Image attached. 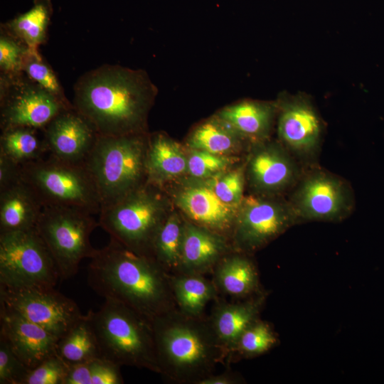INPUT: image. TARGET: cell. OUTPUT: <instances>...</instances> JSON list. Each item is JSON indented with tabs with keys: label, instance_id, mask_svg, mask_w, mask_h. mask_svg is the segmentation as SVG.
<instances>
[{
	"label": "cell",
	"instance_id": "36",
	"mask_svg": "<svg viewBox=\"0 0 384 384\" xmlns=\"http://www.w3.org/2000/svg\"><path fill=\"white\" fill-rule=\"evenodd\" d=\"M25 70L28 76L37 82L42 88L57 97L60 95L58 81L46 65L40 60L33 59L26 63Z\"/></svg>",
	"mask_w": 384,
	"mask_h": 384
},
{
	"label": "cell",
	"instance_id": "22",
	"mask_svg": "<svg viewBox=\"0 0 384 384\" xmlns=\"http://www.w3.org/2000/svg\"><path fill=\"white\" fill-rule=\"evenodd\" d=\"M265 299V294H258L241 302L218 303L213 308L208 320L228 359L242 333L258 319Z\"/></svg>",
	"mask_w": 384,
	"mask_h": 384
},
{
	"label": "cell",
	"instance_id": "7",
	"mask_svg": "<svg viewBox=\"0 0 384 384\" xmlns=\"http://www.w3.org/2000/svg\"><path fill=\"white\" fill-rule=\"evenodd\" d=\"M20 175L43 207L75 208L92 214L100 211V198L84 162H68L48 154L22 165Z\"/></svg>",
	"mask_w": 384,
	"mask_h": 384
},
{
	"label": "cell",
	"instance_id": "12",
	"mask_svg": "<svg viewBox=\"0 0 384 384\" xmlns=\"http://www.w3.org/2000/svg\"><path fill=\"white\" fill-rule=\"evenodd\" d=\"M0 304L41 326L58 338L83 314L72 299L55 287L11 288L0 285Z\"/></svg>",
	"mask_w": 384,
	"mask_h": 384
},
{
	"label": "cell",
	"instance_id": "4",
	"mask_svg": "<svg viewBox=\"0 0 384 384\" xmlns=\"http://www.w3.org/2000/svg\"><path fill=\"white\" fill-rule=\"evenodd\" d=\"M101 356L122 366L160 373L152 322L119 302L105 299L87 313Z\"/></svg>",
	"mask_w": 384,
	"mask_h": 384
},
{
	"label": "cell",
	"instance_id": "27",
	"mask_svg": "<svg viewBox=\"0 0 384 384\" xmlns=\"http://www.w3.org/2000/svg\"><path fill=\"white\" fill-rule=\"evenodd\" d=\"M184 223L178 213H169L154 239L151 257L169 274L180 272Z\"/></svg>",
	"mask_w": 384,
	"mask_h": 384
},
{
	"label": "cell",
	"instance_id": "32",
	"mask_svg": "<svg viewBox=\"0 0 384 384\" xmlns=\"http://www.w3.org/2000/svg\"><path fill=\"white\" fill-rule=\"evenodd\" d=\"M205 180L221 201L240 206L244 197L246 161L235 169H227Z\"/></svg>",
	"mask_w": 384,
	"mask_h": 384
},
{
	"label": "cell",
	"instance_id": "15",
	"mask_svg": "<svg viewBox=\"0 0 384 384\" xmlns=\"http://www.w3.org/2000/svg\"><path fill=\"white\" fill-rule=\"evenodd\" d=\"M177 190L174 203L190 222L225 236L233 233L239 206L221 201L205 179Z\"/></svg>",
	"mask_w": 384,
	"mask_h": 384
},
{
	"label": "cell",
	"instance_id": "28",
	"mask_svg": "<svg viewBox=\"0 0 384 384\" xmlns=\"http://www.w3.org/2000/svg\"><path fill=\"white\" fill-rule=\"evenodd\" d=\"M57 354L73 365L101 357L89 316L85 314L57 343Z\"/></svg>",
	"mask_w": 384,
	"mask_h": 384
},
{
	"label": "cell",
	"instance_id": "31",
	"mask_svg": "<svg viewBox=\"0 0 384 384\" xmlns=\"http://www.w3.org/2000/svg\"><path fill=\"white\" fill-rule=\"evenodd\" d=\"M277 343V336L270 324L257 319L242 333L230 358L235 353L245 357L259 356L270 350Z\"/></svg>",
	"mask_w": 384,
	"mask_h": 384
},
{
	"label": "cell",
	"instance_id": "33",
	"mask_svg": "<svg viewBox=\"0 0 384 384\" xmlns=\"http://www.w3.org/2000/svg\"><path fill=\"white\" fill-rule=\"evenodd\" d=\"M187 173L196 179H206L229 169L238 162L237 156H223L188 149Z\"/></svg>",
	"mask_w": 384,
	"mask_h": 384
},
{
	"label": "cell",
	"instance_id": "13",
	"mask_svg": "<svg viewBox=\"0 0 384 384\" xmlns=\"http://www.w3.org/2000/svg\"><path fill=\"white\" fill-rule=\"evenodd\" d=\"M275 102L279 142L300 164L312 166L324 132L317 110L304 95L281 94Z\"/></svg>",
	"mask_w": 384,
	"mask_h": 384
},
{
	"label": "cell",
	"instance_id": "30",
	"mask_svg": "<svg viewBox=\"0 0 384 384\" xmlns=\"http://www.w3.org/2000/svg\"><path fill=\"white\" fill-rule=\"evenodd\" d=\"M50 8L48 1L38 0L30 10L14 19L11 26L29 46H36L45 38Z\"/></svg>",
	"mask_w": 384,
	"mask_h": 384
},
{
	"label": "cell",
	"instance_id": "11",
	"mask_svg": "<svg viewBox=\"0 0 384 384\" xmlns=\"http://www.w3.org/2000/svg\"><path fill=\"white\" fill-rule=\"evenodd\" d=\"M297 223L288 201L257 194L244 196L232 233L233 245L239 252H255Z\"/></svg>",
	"mask_w": 384,
	"mask_h": 384
},
{
	"label": "cell",
	"instance_id": "38",
	"mask_svg": "<svg viewBox=\"0 0 384 384\" xmlns=\"http://www.w3.org/2000/svg\"><path fill=\"white\" fill-rule=\"evenodd\" d=\"M22 48L14 41L1 36L0 39V66L2 69L11 70L20 64Z\"/></svg>",
	"mask_w": 384,
	"mask_h": 384
},
{
	"label": "cell",
	"instance_id": "2",
	"mask_svg": "<svg viewBox=\"0 0 384 384\" xmlns=\"http://www.w3.org/2000/svg\"><path fill=\"white\" fill-rule=\"evenodd\" d=\"M87 283L105 299L123 303L151 322L177 308L170 274L154 258L112 238L90 258Z\"/></svg>",
	"mask_w": 384,
	"mask_h": 384
},
{
	"label": "cell",
	"instance_id": "35",
	"mask_svg": "<svg viewBox=\"0 0 384 384\" xmlns=\"http://www.w3.org/2000/svg\"><path fill=\"white\" fill-rule=\"evenodd\" d=\"M29 370L0 337V384H21Z\"/></svg>",
	"mask_w": 384,
	"mask_h": 384
},
{
	"label": "cell",
	"instance_id": "18",
	"mask_svg": "<svg viewBox=\"0 0 384 384\" xmlns=\"http://www.w3.org/2000/svg\"><path fill=\"white\" fill-rule=\"evenodd\" d=\"M66 109L68 107L57 96L41 87H28L4 102L1 129L2 131L19 127L44 129Z\"/></svg>",
	"mask_w": 384,
	"mask_h": 384
},
{
	"label": "cell",
	"instance_id": "41",
	"mask_svg": "<svg viewBox=\"0 0 384 384\" xmlns=\"http://www.w3.org/2000/svg\"><path fill=\"white\" fill-rule=\"evenodd\" d=\"M239 380L233 373H223L215 375L214 374L203 379L198 384H235Z\"/></svg>",
	"mask_w": 384,
	"mask_h": 384
},
{
	"label": "cell",
	"instance_id": "19",
	"mask_svg": "<svg viewBox=\"0 0 384 384\" xmlns=\"http://www.w3.org/2000/svg\"><path fill=\"white\" fill-rule=\"evenodd\" d=\"M225 236L185 221L179 273L200 274L215 266L228 251Z\"/></svg>",
	"mask_w": 384,
	"mask_h": 384
},
{
	"label": "cell",
	"instance_id": "9",
	"mask_svg": "<svg viewBox=\"0 0 384 384\" xmlns=\"http://www.w3.org/2000/svg\"><path fill=\"white\" fill-rule=\"evenodd\" d=\"M59 279L55 262L36 228L0 233V285L50 288Z\"/></svg>",
	"mask_w": 384,
	"mask_h": 384
},
{
	"label": "cell",
	"instance_id": "24",
	"mask_svg": "<svg viewBox=\"0 0 384 384\" xmlns=\"http://www.w3.org/2000/svg\"><path fill=\"white\" fill-rule=\"evenodd\" d=\"M251 145L215 114L197 124L186 139L188 149L223 156H236Z\"/></svg>",
	"mask_w": 384,
	"mask_h": 384
},
{
	"label": "cell",
	"instance_id": "14",
	"mask_svg": "<svg viewBox=\"0 0 384 384\" xmlns=\"http://www.w3.org/2000/svg\"><path fill=\"white\" fill-rule=\"evenodd\" d=\"M246 161V180L255 194L280 197L292 190L303 171L301 164L279 142L252 144Z\"/></svg>",
	"mask_w": 384,
	"mask_h": 384
},
{
	"label": "cell",
	"instance_id": "20",
	"mask_svg": "<svg viewBox=\"0 0 384 384\" xmlns=\"http://www.w3.org/2000/svg\"><path fill=\"white\" fill-rule=\"evenodd\" d=\"M215 114L252 144L270 139L277 105L275 101L242 100L224 107Z\"/></svg>",
	"mask_w": 384,
	"mask_h": 384
},
{
	"label": "cell",
	"instance_id": "16",
	"mask_svg": "<svg viewBox=\"0 0 384 384\" xmlns=\"http://www.w3.org/2000/svg\"><path fill=\"white\" fill-rule=\"evenodd\" d=\"M0 326V337L29 368L57 354L56 336L1 304Z\"/></svg>",
	"mask_w": 384,
	"mask_h": 384
},
{
	"label": "cell",
	"instance_id": "21",
	"mask_svg": "<svg viewBox=\"0 0 384 384\" xmlns=\"http://www.w3.org/2000/svg\"><path fill=\"white\" fill-rule=\"evenodd\" d=\"M42 209L36 193L20 177L0 190V233L35 228Z\"/></svg>",
	"mask_w": 384,
	"mask_h": 384
},
{
	"label": "cell",
	"instance_id": "40",
	"mask_svg": "<svg viewBox=\"0 0 384 384\" xmlns=\"http://www.w3.org/2000/svg\"><path fill=\"white\" fill-rule=\"evenodd\" d=\"M21 166L0 153V190L20 178Z\"/></svg>",
	"mask_w": 384,
	"mask_h": 384
},
{
	"label": "cell",
	"instance_id": "5",
	"mask_svg": "<svg viewBox=\"0 0 384 384\" xmlns=\"http://www.w3.org/2000/svg\"><path fill=\"white\" fill-rule=\"evenodd\" d=\"M148 137L146 133L97 136L84 164L97 190L101 208L147 183Z\"/></svg>",
	"mask_w": 384,
	"mask_h": 384
},
{
	"label": "cell",
	"instance_id": "29",
	"mask_svg": "<svg viewBox=\"0 0 384 384\" xmlns=\"http://www.w3.org/2000/svg\"><path fill=\"white\" fill-rule=\"evenodd\" d=\"M36 129L30 127H14L2 131L0 153L19 166L44 157L48 153L45 140H41Z\"/></svg>",
	"mask_w": 384,
	"mask_h": 384
},
{
	"label": "cell",
	"instance_id": "26",
	"mask_svg": "<svg viewBox=\"0 0 384 384\" xmlns=\"http://www.w3.org/2000/svg\"><path fill=\"white\" fill-rule=\"evenodd\" d=\"M170 280L177 308L188 315L202 316L206 305L217 294L213 282L200 274H170Z\"/></svg>",
	"mask_w": 384,
	"mask_h": 384
},
{
	"label": "cell",
	"instance_id": "3",
	"mask_svg": "<svg viewBox=\"0 0 384 384\" xmlns=\"http://www.w3.org/2000/svg\"><path fill=\"white\" fill-rule=\"evenodd\" d=\"M160 374L179 383L198 384L213 375L228 354L208 319L178 308L152 321Z\"/></svg>",
	"mask_w": 384,
	"mask_h": 384
},
{
	"label": "cell",
	"instance_id": "37",
	"mask_svg": "<svg viewBox=\"0 0 384 384\" xmlns=\"http://www.w3.org/2000/svg\"><path fill=\"white\" fill-rule=\"evenodd\" d=\"M120 366L103 357L95 358L90 384H122Z\"/></svg>",
	"mask_w": 384,
	"mask_h": 384
},
{
	"label": "cell",
	"instance_id": "6",
	"mask_svg": "<svg viewBox=\"0 0 384 384\" xmlns=\"http://www.w3.org/2000/svg\"><path fill=\"white\" fill-rule=\"evenodd\" d=\"M168 214L160 187L146 183L102 208L98 223L110 238L137 254L152 257L154 239Z\"/></svg>",
	"mask_w": 384,
	"mask_h": 384
},
{
	"label": "cell",
	"instance_id": "1",
	"mask_svg": "<svg viewBox=\"0 0 384 384\" xmlns=\"http://www.w3.org/2000/svg\"><path fill=\"white\" fill-rule=\"evenodd\" d=\"M156 88L146 73L120 66H103L84 76L75 88V109L98 135L146 133Z\"/></svg>",
	"mask_w": 384,
	"mask_h": 384
},
{
	"label": "cell",
	"instance_id": "25",
	"mask_svg": "<svg viewBox=\"0 0 384 384\" xmlns=\"http://www.w3.org/2000/svg\"><path fill=\"white\" fill-rule=\"evenodd\" d=\"M215 267L213 283L224 294L243 298L253 295L258 290L257 269L242 252L223 257Z\"/></svg>",
	"mask_w": 384,
	"mask_h": 384
},
{
	"label": "cell",
	"instance_id": "34",
	"mask_svg": "<svg viewBox=\"0 0 384 384\" xmlns=\"http://www.w3.org/2000/svg\"><path fill=\"white\" fill-rule=\"evenodd\" d=\"M68 366L58 354L53 355L30 368L21 384H64Z\"/></svg>",
	"mask_w": 384,
	"mask_h": 384
},
{
	"label": "cell",
	"instance_id": "23",
	"mask_svg": "<svg viewBox=\"0 0 384 384\" xmlns=\"http://www.w3.org/2000/svg\"><path fill=\"white\" fill-rule=\"evenodd\" d=\"M147 183L161 187L187 173L188 155L183 147L164 133L148 137L146 158Z\"/></svg>",
	"mask_w": 384,
	"mask_h": 384
},
{
	"label": "cell",
	"instance_id": "8",
	"mask_svg": "<svg viewBox=\"0 0 384 384\" xmlns=\"http://www.w3.org/2000/svg\"><path fill=\"white\" fill-rule=\"evenodd\" d=\"M92 215L75 208L43 207L36 229L48 247L61 280L75 275L80 262L90 259L97 250L90 238L99 223Z\"/></svg>",
	"mask_w": 384,
	"mask_h": 384
},
{
	"label": "cell",
	"instance_id": "39",
	"mask_svg": "<svg viewBox=\"0 0 384 384\" xmlns=\"http://www.w3.org/2000/svg\"><path fill=\"white\" fill-rule=\"evenodd\" d=\"M95 360V358L68 365V370L64 384H90Z\"/></svg>",
	"mask_w": 384,
	"mask_h": 384
},
{
	"label": "cell",
	"instance_id": "10",
	"mask_svg": "<svg viewBox=\"0 0 384 384\" xmlns=\"http://www.w3.org/2000/svg\"><path fill=\"white\" fill-rule=\"evenodd\" d=\"M287 201L298 223L341 221L354 206L352 188L346 180L312 166L303 171Z\"/></svg>",
	"mask_w": 384,
	"mask_h": 384
},
{
	"label": "cell",
	"instance_id": "17",
	"mask_svg": "<svg viewBox=\"0 0 384 384\" xmlns=\"http://www.w3.org/2000/svg\"><path fill=\"white\" fill-rule=\"evenodd\" d=\"M43 129L48 154L71 163H83L98 136L92 124L75 109L63 110Z\"/></svg>",
	"mask_w": 384,
	"mask_h": 384
}]
</instances>
